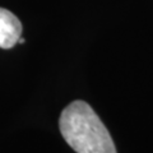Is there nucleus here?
I'll use <instances>...</instances> for the list:
<instances>
[{"instance_id":"1","label":"nucleus","mask_w":153,"mask_h":153,"mask_svg":"<svg viewBox=\"0 0 153 153\" xmlns=\"http://www.w3.org/2000/svg\"><path fill=\"white\" fill-rule=\"evenodd\" d=\"M61 135L76 153H116L114 140L98 115L84 101H74L60 115Z\"/></svg>"},{"instance_id":"2","label":"nucleus","mask_w":153,"mask_h":153,"mask_svg":"<svg viewBox=\"0 0 153 153\" xmlns=\"http://www.w3.org/2000/svg\"><path fill=\"white\" fill-rule=\"evenodd\" d=\"M22 35V23L12 12L0 8V47L12 49Z\"/></svg>"},{"instance_id":"3","label":"nucleus","mask_w":153,"mask_h":153,"mask_svg":"<svg viewBox=\"0 0 153 153\" xmlns=\"http://www.w3.org/2000/svg\"><path fill=\"white\" fill-rule=\"evenodd\" d=\"M25 42H26V40H25V38H19V44H25Z\"/></svg>"}]
</instances>
